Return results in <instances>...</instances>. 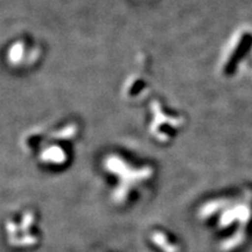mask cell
<instances>
[{"instance_id": "277c9868", "label": "cell", "mask_w": 252, "mask_h": 252, "mask_svg": "<svg viewBox=\"0 0 252 252\" xmlns=\"http://www.w3.org/2000/svg\"><path fill=\"white\" fill-rule=\"evenodd\" d=\"M232 203V200H229V198H220V200L213 201V202L208 203L206 207L203 208L202 214L203 215H208L209 216L210 214H213L214 212H217V210L222 209V208L228 207Z\"/></svg>"}, {"instance_id": "7a4b0ae2", "label": "cell", "mask_w": 252, "mask_h": 252, "mask_svg": "<svg viewBox=\"0 0 252 252\" xmlns=\"http://www.w3.org/2000/svg\"><path fill=\"white\" fill-rule=\"evenodd\" d=\"M245 238H247V231L244 230H236V232L231 237L226 239V241L222 242V245H220V250L222 251H231L234 249H237L239 245H242L245 242Z\"/></svg>"}, {"instance_id": "3957f363", "label": "cell", "mask_w": 252, "mask_h": 252, "mask_svg": "<svg viewBox=\"0 0 252 252\" xmlns=\"http://www.w3.org/2000/svg\"><path fill=\"white\" fill-rule=\"evenodd\" d=\"M241 202H236L235 207L230 208V209L226 210L225 213H223V215L220 216V228H226L231 224L234 220H238L239 216V212H241V207H239Z\"/></svg>"}, {"instance_id": "6da1fadb", "label": "cell", "mask_w": 252, "mask_h": 252, "mask_svg": "<svg viewBox=\"0 0 252 252\" xmlns=\"http://www.w3.org/2000/svg\"><path fill=\"white\" fill-rule=\"evenodd\" d=\"M225 82H239L252 74V25L239 24L226 36L216 65Z\"/></svg>"}]
</instances>
